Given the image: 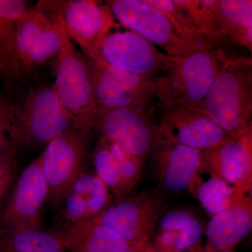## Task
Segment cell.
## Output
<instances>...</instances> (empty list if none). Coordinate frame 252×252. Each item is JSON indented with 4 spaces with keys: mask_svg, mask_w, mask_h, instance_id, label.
<instances>
[{
    "mask_svg": "<svg viewBox=\"0 0 252 252\" xmlns=\"http://www.w3.org/2000/svg\"><path fill=\"white\" fill-rule=\"evenodd\" d=\"M220 57L218 73L197 108L230 137H238L252 127V60Z\"/></svg>",
    "mask_w": 252,
    "mask_h": 252,
    "instance_id": "6da1fadb",
    "label": "cell"
},
{
    "mask_svg": "<svg viewBox=\"0 0 252 252\" xmlns=\"http://www.w3.org/2000/svg\"><path fill=\"white\" fill-rule=\"evenodd\" d=\"M43 12L61 38L54 88L64 112L77 126H87L96 108L89 63L68 36L58 11L57 1H39Z\"/></svg>",
    "mask_w": 252,
    "mask_h": 252,
    "instance_id": "7a4b0ae2",
    "label": "cell"
},
{
    "mask_svg": "<svg viewBox=\"0 0 252 252\" xmlns=\"http://www.w3.org/2000/svg\"><path fill=\"white\" fill-rule=\"evenodd\" d=\"M77 126L64 112L54 86L33 88L13 104L11 139L17 152L36 150Z\"/></svg>",
    "mask_w": 252,
    "mask_h": 252,
    "instance_id": "3957f363",
    "label": "cell"
},
{
    "mask_svg": "<svg viewBox=\"0 0 252 252\" xmlns=\"http://www.w3.org/2000/svg\"><path fill=\"white\" fill-rule=\"evenodd\" d=\"M220 51L208 48L177 57L156 81L155 98L163 108L197 107L205 99L220 67Z\"/></svg>",
    "mask_w": 252,
    "mask_h": 252,
    "instance_id": "277c9868",
    "label": "cell"
},
{
    "mask_svg": "<svg viewBox=\"0 0 252 252\" xmlns=\"http://www.w3.org/2000/svg\"><path fill=\"white\" fill-rule=\"evenodd\" d=\"M165 210V195L157 189H147L116 198L93 220L114 230L132 246L142 248L155 234Z\"/></svg>",
    "mask_w": 252,
    "mask_h": 252,
    "instance_id": "5b68a950",
    "label": "cell"
},
{
    "mask_svg": "<svg viewBox=\"0 0 252 252\" xmlns=\"http://www.w3.org/2000/svg\"><path fill=\"white\" fill-rule=\"evenodd\" d=\"M94 132L87 126H75L51 140L43 151V169L49 196L47 203L58 206L73 181L84 171L93 148Z\"/></svg>",
    "mask_w": 252,
    "mask_h": 252,
    "instance_id": "8992f818",
    "label": "cell"
},
{
    "mask_svg": "<svg viewBox=\"0 0 252 252\" xmlns=\"http://www.w3.org/2000/svg\"><path fill=\"white\" fill-rule=\"evenodd\" d=\"M152 107L97 109L87 126L99 136L119 144L144 162L157 141Z\"/></svg>",
    "mask_w": 252,
    "mask_h": 252,
    "instance_id": "52a82bcc",
    "label": "cell"
},
{
    "mask_svg": "<svg viewBox=\"0 0 252 252\" xmlns=\"http://www.w3.org/2000/svg\"><path fill=\"white\" fill-rule=\"evenodd\" d=\"M105 4L116 21L161 48L167 56L182 57L205 49L182 37L165 14L146 0H109Z\"/></svg>",
    "mask_w": 252,
    "mask_h": 252,
    "instance_id": "ba28073f",
    "label": "cell"
},
{
    "mask_svg": "<svg viewBox=\"0 0 252 252\" xmlns=\"http://www.w3.org/2000/svg\"><path fill=\"white\" fill-rule=\"evenodd\" d=\"M87 61L96 108L150 107L155 98L156 78L132 74L102 61Z\"/></svg>",
    "mask_w": 252,
    "mask_h": 252,
    "instance_id": "9c48e42d",
    "label": "cell"
},
{
    "mask_svg": "<svg viewBox=\"0 0 252 252\" xmlns=\"http://www.w3.org/2000/svg\"><path fill=\"white\" fill-rule=\"evenodd\" d=\"M176 58L162 54L143 36L130 31L112 32L106 36L95 61L142 77L157 79L158 74L166 70Z\"/></svg>",
    "mask_w": 252,
    "mask_h": 252,
    "instance_id": "30bf717a",
    "label": "cell"
},
{
    "mask_svg": "<svg viewBox=\"0 0 252 252\" xmlns=\"http://www.w3.org/2000/svg\"><path fill=\"white\" fill-rule=\"evenodd\" d=\"M57 6L68 36L88 59L95 61L101 43L119 26L108 6L97 0L57 1Z\"/></svg>",
    "mask_w": 252,
    "mask_h": 252,
    "instance_id": "8fae6325",
    "label": "cell"
},
{
    "mask_svg": "<svg viewBox=\"0 0 252 252\" xmlns=\"http://www.w3.org/2000/svg\"><path fill=\"white\" fill-rule=\"evenodd\" d=\"M157 124L158 140L206 152L230 138L200 109L189 106L163 108Z\"/></svg>",
    "mask_w": 252,
    "mask_h": 252,
    "instance_id": "7c38bea8",
    "label": "cell"
},
{
    "mask_svg": "<svg viewBox=\"0 0 252 252\" xmlns=\"http://www.w3.org/2000/svg\"><path fill=\"white\" fill-rule=\"evenodd\" d=\"M49 187L43 169L42 154L19 175L0 216L2 228L41 226L43 207L47 203Z\"/></svg>",
    "mask_w": 252,
    "mask_h": 252,
    "instance_id": "4fadbf2b",
    "label": "cell"
},
{
    "mask_svg": "<svg viewBox=\"0 0 252 252\" xmlns=\"http://www.w3.org/2000/svg\"><path fill=\"white\" fill-rule=\"evenodd\" d=\"M150 155L157 189L165 195L188 190L204 161L203 152L158 139Z\"/></svg>",
    "mask_w": 252,
    "mask_h": 252,
    "instance_id": "5bb4252c",
    "label": "cell"
},
{
    "mask_svg": "<svg viewBox=\"0 0 252 252\" xmlns=\"http://www.w3.org/2000/svg\"><path fill=\"white\" fill-rule=\"evenodd\" d=\"M112 201L107 186L94 172L84 170L73 181L59 205L56 223L61 229L58 231L95 218Z\"/></svg>",
    "mask_w": 252,
    "mask_h": 252,
    "instance_id": "9a60e30c",
    "label": "cell"
},
{
    "mask_svg": "<svg viewBox=\"0 0 252 252\" xmlns=\"http://www.w3.org/2000/svg\"><path fill=\"white\" fill-rule=\"evenodd\" d=\"M205 165L244 193H252V127L216 148L203 152Z\"/></svg>",
    "mask_w": 252,
    "mask_h": 252,
    "instance_id": "2e32d148",
    "label": "cell"
},
{
    "mask_svg": "<svg viewBox=\"0 0 252 252\" xmlns=\"http://www.w3.org/2000/svg\"><path fill=\"white\" fill-rule=\"evenodd\" d=\"M252 230V200L245 199L214 215L205 229L207 248L228 250L245 240Z\"/></svg>",
    "mask_w": 252,
    "mask_h": 252,
    "instance_id": "e0dca14e",
    "label": "cell"
},
{
    "mask_svg": "<svg viewBox=\"0 0 252 252\" xmlns=\"http://www.w3.org/2000/svg\"><path fill=\"white\" fill-rule=\"evenodd\" d=\"M203 223L191 212H164L156 229L154 244L161 252H187L196 249L204 233Z\"/></svg>",
    "mask_w": 252,
    "mask_h": 252,
    "instance_id": "ac0fdd59",
    "label": "cell"
},
{
    "mask_svg": "<svg viewBox=\"0 0 252 252\" xmlns=\"http://www.w3.org/2000/svg\"><path fill=\"white\" fill-rule=\"evenodd\" d=\"M51 22L36 3L0 51V77L9 86L20 63Z\"/></svg>",
    "mask_w": 252,
    "mask_h": 252,
    "instance_id": "d6986e66",
    "label": "cell"
},
{
    "mask_svg": "<svg viewBox=\"0 0 252 252\" xmlns=\"http://www.w3.org/2000/svg\"><path fill=\"white\" fill-rule=\"evenodd\" d=\"M69 252H139L114 230L94 220L80 222L61 232Z\"/></svg>",
    "mask_w": 252,
    "mask_h": 252,
    "instance_id": "ffe728a7",
    "label": "cell"
},
{
    "mask_svg": "<svg viewBox=\"0 0 252 252\" xmlns=\"http://www.w3.org/2000/svg\"><path fill=\"white\" fill-rule=\"evenodd\" d=\"M189 190L210 217L224 211L235 203L252 198L214 173L203 161L194 176Z\"/></svg>",
    "mask_w": 252,
    "mask_h": 252,
    "instance_id": "44dd1931",
    "label": "cell"
},
{
    "mask_svg": "<svg viewBox=\"0 0 252 252\" xmlns=\"http://www.w3.org/2000/svg\"><path fill=\"white\" fill-rule=\"evenodd\" d=\"M0 252H69L61 232L41 227L0 228Z\"/></svg>",
    "mask_w": 252,
    "mask_h": 252,
    "instance_id": "7402d4cb",
    "label": "cell"
},
{
    "mask_svg": "<svg viewBox=\"0 0 252 252\" xmlns=\"http://www.w3.org/2000/svg\"><path fill=\"white\" fill-rule=\"evenodd\" d=\"M127 153L119 144L101 137L91 152L94 174L116 198L129 195L123 180L122 169L123 159Z\"/></svg>",
    "mask_w": 252,
    "mask_h": 252,
    "instance_id": "603a6c76",
    "label": "cell"
},
{
    "mask_svg": "<svg viewBox=\"0 0 252 252\" xmlns=\"http://www.w3.org/2000/svg\"><path fill=\"white\" fill-rule=\"evenodd\" d=\"M200 36L213 47L223 44L220 0H172Z\"/></svg>",
    "mask_w": 252,
    "mask_h": 252,
    "instance_id": "cb8c5ba5",
    "label": "cell"
},
{
    "mask_svg": "<svg viewBox=\"0 0 252 252\" xmlns=\"http://www.w3.org/2000/svg\"><path fill=\"white\" fill-rule=\"evenodd\" d=\"M60 50L61 38L59 31L51 22L23 58L8 88L13 89L29 79L41 66L57 58Z\"/></svg>",
    "mask_w": 252,
    "mask_h": 252,
    "instance_id": "d4e9b609",
    "label": "cell"
},
{
    "mask_svg": "<svg viewBox=\"0 0 252 252\" xmlns=\"http://www.w3.org/2000/svg\"><path fill=\"white\" fill-rule=\"evenodd\" d=\"M223 44L244 28L252 26V0H220Z\"/></svg>",
    "mask_w": 252,
    "mask_h": 252,
    "instance_id": "484cf974",
    "label": "cell"
},
{
    "mask_svg": "<svg viewBox=\"0 0 252 252\" xmlns=\"http://www.w3.org/2000/svg\"><path fill=\"white\" fill-rule=\"evenodd\" d=\"M33 7L23 0H0V51Z\"/></svg>",
    "mask_w": 252,
    "mask_h": 252,
    "instance_id": "4316f807",
    "label": "cell"
},
{
    "mask_svg": "<svg viewBox=\"0 0 252 252\" xmlns=\"http://www.w3.org/2000/svg\"><path fill=\"white\" fill-rule=\"evenodd\" d=\"M146 1L164 13L173 25L176 31L178 32L179 34L182 37L203 49H207V48L215 49L211 44L207 42L198 32L194 29L185 15L182 14L180 10L174 4L172 0H146Z\"/></svg>",
    "mask_w": 252,
    "mask_h": 252,
    "instance_id": "83f0119b",
    "label": "cell"
},
{
    "mask_svg": "<svg viewBox=\"0 0 252 252\" xmlns=\"http://www.w3.org/2000/svg\"><path fill=\"white\" fill-rule=\"evenodd\" d=\"M12 117L13 103L0 95V153L15 149L11 139Z\"/></svg>",
    "mask_w": 252,
    "mask_h": 252,
    "instance_id": "f1b7e54d",
    "label": "cell"
},
{
    "mask_svg": "<svg viewBox=\"0 0 252 252\" xmlns=\"http://www.w3.org/2000/svg\"><path fill=\"white\" fill-rule=\"evenodd\" d=\"M18 153L15 149L0 153V182L11 172H14L16 167V155Z\"/></svg>",
    "mask_w": 252,
    "mask_h": 252,
    "instance_id": "f546056e",
    "label": "cell"
},
{
    "mask_svg": "<svg viewBox=\"0 0 252 252\" xmlns=\"http://www.w3.org/2000/svg\"><path fill=\"white\" fill-rule=\"evenodd\" d=\"M228 44L243 46L252 52V26L245 28L232 36Z\"/></svg>",
    "mask_w": 252,
    "mask_h": 252,
    "instance_id": "4dcf8cb0",
    "label": "cell"
},
{
    "mask_svg": "<svg viewBox=\"0 0 252 252\" xmlns=\"http://www.w3.org/2000/svg\"><path fill=\"white\" fill-rule=\"evenodd\" d=\"M14 172H11L9 175L4 177V179L0 182V203H1V200L4 198L5 195L11 187L13 180H14Z\"/></svg>",
    "mask_w": 252,
    "mask_h": 252,
    "instance_id": "1f68e13d",
    "label": "cell"
},
{
    "mask_svg": "<svg viewBox=\"0 0 252 252\" xmlns=\"http://www.w3.org/2000/svg\"><path fill=\"white\" fill-rule=\"evenodd\" d=\"M139 252H161L158 250V248L153 243H151L150 242L147 243V245H144L143 248L141 249L140 251Z\"/></svg>",
    "mask_w": 252,
    "mask_h": 252,
    "instance_id": "d6a6232c",
    "label": "cell"
},
{
    "mask_svg": "<svg viewBox=\"0 0 252 252\" xmlns=\"http://www.w3.org/2000/svg\"><path fill=\"white\" fill-rule=\"evenodd\" d=\"M191 252H193V251H191ZM194 252H235L233 250H210V249H208L207 248H205L204 249V250L203 251H197L196 249L195 250H194Z\"/></svg>",
    "mask_w": 252,
    "mask_h": 252,
    "instance_id": "836d02e7",
    "label": "cell"
}]
</instances>
